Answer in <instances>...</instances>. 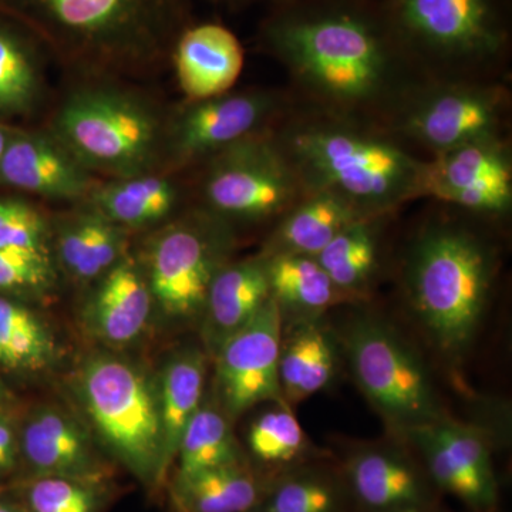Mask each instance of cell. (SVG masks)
I'll return each instance as SVG.
<instances>
[{
  "label": "cell",
  "instance_id": "1",
  "mask_svg": "<svg viewBox=\"0 0 512 512\" xmlns=\"http://www.w3.org/2000/svg\"><path fill=\"white\" fill-rule=\"evenodd\" d=\"M258 45L288 72L301 106L382 121L426 79L394 36L380 0H278Z\"/></svg>",
  "mask_w": 512,
  "mask_h": 512
},
{
  "label": "cell",
  "instance_id": "2",
  "mask_svg": "<svg viewBox=\"0 0 512 512\" xmlns=\"http://www.w3.org/2000/svg\"><path fill=\"white\" fill-rule=\"evenodd\" d=\"M305 192H328L366 217L421 198L426 160L375 121L296 103L274 128Z\"/></svg>",
  "mask_w": 512,
  "mask_h": 512
},
{
  "label": "cell",
  "instance_id": "3",
  "mask_svg": "<svg viewBox=\"0 0 512 512\" xmlns=\"http://www.w3.org/2000/svg\"><path fill=\"white\" fill-rule=\"evenodd\" d=\"M70 66L87 72H143L170 60L192 22L191 0H0Z\"/></svg>",
  "mask_w": 512,
  "mask_h": 512
},
{
  "label": "cell",
  "instance_id": "4",
  "mask_svg": "<svg viewBox=\"0 0 512 512\" xmlns=\"http://www.w3.org/2000/svg\"><path fill=\"white\" fill-rule=\"evenodd\" d=\"M497 269L495 248L466 222L431 221L410 244L403 264L407 301L448 356L473 342Z\"/></svg>",
  "mask_w": 512,
  "mask_h": 512
},
{
  "label": "cell",
  "instance_id": "5",
  "mask_svg": "<svg viewBox=\"0 0 512 512\" xmlns=\"http://www.w3.org/2000/svg\"><path fill=\"white\" fill-rule=\"evenodd\" d=\"M406 55L430 79H484L511 33L503 0H380Z\"/></svg>",
  "mask_w": 512,
  "mask_h": 512
},
{
  "label": "cell",
  "instance_id": "6",
  "mask_svg": "<svg viewBox=\"0 0 512 512\" xmlns=\"http://www.w3.org/2000/svg\"><path fill=\"white\" fill-rule=\"evenodd\" d=\"M74 390L101 443L147 485L167 476L157 380L123 357L94 353L74 375Z\"/></svg>",
  "mask_w": 512,
  "mask_h": 512
},
{
  "label": "cell",
  "instance_id": "7",
  "mask_svg": "<svg viewBox=\"0 0 512 512\" xmlns=\"http://www.w3.org/2000/svg\"><path fill=\"white\" fill-rule=\"evenodd\" d=\"M164 128L160 114L136 94L84 86L63 101L52 133L90 173L126 178L156 171Z\"/></svg>",
  "mask_w": 512,
  "mask_h": 512
},
{
  "label": "cell",
  "instance_id": "8",
  "mask_svg": "<svg viewBox=\"0 0 512 512\" xmlns=\"http://www.w3.org/2000/svg\"><path fill=\"white\" fill-rule=\"evenodd\" d=\"M510 93L484 79H426L414 84L380 126L431 157L483 138L504 136Z\"/></svg>",
  "mask_w": 512,
  "mask_h": 512
},
{
  "label": "cell",
  "instance_id": "9",
  "mask_svg": "<svg viewBox=\"0 0 512 512\" xmlns=\"http://www.w3.org/2000/svg\"><path fill=\"white\" fill-rule=\"evenodd\" d=\"M234 248L235 227L201 205L167 222L140 259L156 306L175 319L202 315L212 281Z\"/></svg>",
  "mask_w": 512,
  "mask_h": 512
},
{
  "label": "cell",
  "instance_id": "10",
  "mask_svg": "<svg viewBox=\"0 0 512 512\" xmlns=\"http://www.w3.org/2000/svg\"><path fill=\"white\" fill-rule=\"evenodd\" d=\"M202 165L201 207L232 227L276 222L306 194L274 130L244 138Z\"/></svg>",
  "mask_w": 512,
  "mask_h": 512
},
{
  "label": "cell",
  "instance_id": "11",
  "mask_svg": "<svg viewBox=\"0 0 512 512\" xmlns=\"http://www.w3.org/2000/svg\"><path fill=\"white\" fill-rule=\"evenodd\" d=\"M343 343L357 384L392 426L407 433L444 419L426 367L396 330L359 316Z\"/></svg>",
  "mask_w": 512,
  "mask_h": 512
},
{
  "label": "cell",
  "instance_id": "12",
  "mask_svg": "<svg viewBox=\"0 0 512 512\" xmlns=\"http://www.w3.org/2000/svg\"><path fill=\"white\" fill-rule=\"evenodd\" d=\"M295 106L289 94L269 89L187 101L165 120V161L177 168L205 163L244 138L274 130Z\"/></svg>",
  "mask_w": 512,
  "mask_h": 512
},
{
  "label": "cell",
  "instance_id": "13",
  "mask_svg": "<svg viewBox=\"0 0 512 512\" xmlns=\"http://www.w3.org/2000/svg\"><path fill=\"white\" fill-rule=\"evenodd\" d=\"M421 197L477 217H507L512 208V153L507 137L471 141L426 160Z\"/></svg>",
  "mask_w": 512,
  "mask_h": 512
},
{
  "label": "cell",
  "instance_id": "14",
  "mask_svg": "<svg viewBox=\"0 0 512 512\" xmlns=\"http://www.w3.org/2000/svg\"><path fill=\"white\" fill-rule=\"evenodd\" d=\"M282 318L281 308L271 296L255 318L215 353L218 399L229 419L266 400L281 399Z\"/></svg>",
  "mask_w": 512,
  "mask_h": 512
},
{
  "label": "cell",
  "instance_id": "15",
  "mask_svg": "<svg viewBox=\"0 0 512 512\" xmlns=\"http://www.w3.org/2000/svg\"><path fill=\"white\" fill-rule=\"evenodd\" d=\"M419 448L427 476L474 512H494L498 485L490 450L483 436L470 427L448 421L424 424L407 431Z\"/></svg>",
  "mask_w": 512,
  "mask_h": 512
},
{
  "label": "cell",
  "instance_id": "16",
  "mask_svg": "<svg viewBox=\"0 0 512 512\" xmlns=\"http://www.w3.org/2000/svg\"><path fill=\"white\" fill-rule=\"evenodd\" d=\"M20 466L30 477H67L104 483L101 463L89 431L62 407H36L19 423Z\"/></svg>",
  "mask_w": 512,
  "mask_h": 512
},
{
  "label": "cell",
  "instance_id": "17",
  "mask_svg": "<svg viewBox=\"0 0 512 512\" xmlns=\"http://www.w3.org/2000/svg\"><path fill=\"white\" fill-rule=\"evenodd\" d=\"M0 185L53 201H86L94 188L92 173L52 131L13 130Z\"/></svg>",
  "mask_w": 512,
  "mask_h": 512
},
{
  "label": "cell",
  "instance_id": "18",
  "mask_svg": "<svg viewBox=\"0 0 512 512\" xmlns=\"http://www.w3.org/2000/svg\"><path fill=\"white\" fill-rule=\"evenodd\" d=\"M94 284L84 303V329L110 348L136 342L156 306L140 259L127 254Z\"/></svg>",
  "mask_w": 512,
  "mask_h": 512
},
{
  "label": "cell",
  "instance_id": "19",
  "mask_svg": "<svg viewBox=\"0 0 512 512\" xmlns=\"http://www.w3.org/2000/svg\"><path fill=\"white\" fill-rule=\"evenodd\" d=\"M170 60L188 101L205 100L231 92L244 69L245 50L222 23L192 20L175 40Z\"/></svg>",
  "mask_w": 512,
  "mask_h": 512
},
{
  "label": "cell",
  "instance_id": "20",
  "mask_svg": "<svg viewBox=\"0 0 512 512\" xmlns=\"http://www.w3.org/2000/svg\"><path fill=\"white\" fill-rule=\"evenodd\" d=\"M345 485L369 512H423L430 504L429 480L409 458L392 450L366 448L345 464Z\"/></svg>",
  "mask_w": 512,
  "mask_h": 512
},
{
  "label": "cell",
  "instance_id": "21",
  "mask_svg": "<svg viewBox=\"0 0 512 512\" xmlns=\"http://www.w3.org/2000/svg\"><path fill=\"white\" fill-rule=\"evenodd\" d=\"M126 229L84 202L80 210L52 222L57 268L77 284H92L128 254Z\"/></svg>",
  "mask_w": 512,
  "mask_h": 512
},
{
  "label": "cell",
  "instance_id": "22",
  "mask_svg": "<svg viewBox=\"0 0 512 512\" xmlns=\"http://www.w3.org/2000/svg\"><path fill=\"white\" fill-rule=\"evenodd\" d=\"M271 298L264 256L229 261L218 272L202 311V335L212 355L247 326Z\"/></svg>",
  "mask_w": 512,
  "mask_h": 512
},
{
  "label": "cell",
  "instance_id": "23",
  "mask_svg": "<svg viewBox=\"0 0 512 512\" xmlns=\"http://www.w3.org/2000/svg\"><path fill=\"white\" fill-rule=\"evenodd\" d=\"M181 201V190L173 178L153 173L113 178L94 187L86 204L126 229L156 227L173 217Z\"/></svg>",
  "mask_w": 512,
  "mask_h": 512
},
{
  "label": "cell",
  "instance_id": "24",
  "mask_svg": "<svg viewBox=\"0 0 512 512\" xmlns=\"http://www.w3.org/2000/svg\"><path fill=\"white\" fill-rule=\"evenodd\" d=\"M366 217L342 198L328 192H306L278 221L262 254L316 256L336 235Z\"/></svg>",
  "mask_w": 512,
  "mask_h": 512
},
{
  "label": "cell",
  "instance_id": "25",
  "mask_svg": "<svg viewBox=\"0 0 512 512\" xmlns=\"http://www.w3.org/2000/svg\"><path fill=\"white\" fill-rule=\"evenodd\" d=\"M45 50L22 23L0 13V116H25L35 109Z\"/></svg>",
  "mask_w": 512,
  "mask_h": 512
},
{
  "label": "cell",
  "instance_id": "26",
  "mask_svg": "<svg viewBox=\"0 0 512 512\" xmlns=\"http://www.w3.org/2000/svg\"><path fill=\"white\" fill-rule=\"evenodd\" d=\"M266 488L247 464H239L174 477L171 495L177 512H254Z\"/></svg>",
  "mask_w": 512,
  "mask_h": 512
},
{
  "label": "cell",
  "instance_id": "27",
  "mask_svg": "<svg viewBox=\"0 0 512 512\" xmlns=\"http://www.w3.org/2000/svg\"><path fill=\"white\" fill-rule=\"evenodd\" d=\"M205 375L207 360L204 353L190 348L171 357L157 380L165 466L168 470L177 456L184 430L201 407Z\"/></svg>",
  "mask_w": 512,
  "mask_h": 512
},
{
  "label": "cell",
  "instance_id": "28",
  "mask_svg": "<svg viewBox=\"0 0 512 512\" xmlns=\"http://www.w3.org/2000/svg\"><path fill=\"white\" fill-rule=\"evenodd\" d=\"M55 333L30 303L0 296V370L37 375L55 365Z\"/></svg>",
  "mask_w": 512,
  "mask_h": 512
},
{
  "label": "cell",
  "instance_id": "29",
  "mask_svg": "<svg viewBox=\"0 0 512 512\" xmlns=\"http://www.w3.org/2000/svg\"><path fill=\"white\" fill-rule=\"evenodd\" d=\"M266 275L272 298L282 315L292 312L301 318H316L330 306L345 301L315 256L265 255Z\"/></svg>",
  "mask_w": 512,
  "mask_h": 512
},
{
  "label": "cell",
  "instance_id": "30",
  "mask_svg": "<svg viewBox=\"0 0 512 512\" xmlns=\"http://www.w3.org/2000/svg\"><path fill=\"white\" fill-rule=\"evenodd\" d=\"M336 356L325 328L303 320L281 345L279 380L282 396L301 402L325 389L335 375Z\"/></svg>",
  "mask_w": 512,
  "mask_h": 512
},
{
  "label": "cell",
  "instance_id": "31",
  "mask_svg": "<svg viewBox=\"0 0 512 512\" xmlns=\"http://www.w3.org/2000/svg\"><path fill=\"white\" fill-rule=\"evenodd\" d=\"M384 217L387 215L353 221L315 256L330 281L346 298L367 291L376 276Z\"/></svg>",
  "mask_w": 512,
  "mask_h": 512
},
{
  "label": "cell",
  "instance_id": "32",
  "mask_svg": "<svg viewBox=\"0 0 512 512\" xmlns=\"http://www.w3.org/2000/svg\"><path fill=\"white\" fill-rule=\"evenodd\" d=\"M175 477L190 476L211 468L245 464L229 417L212 404H201L181 437Z\"/></svg>",
  "mask_w": 512,
  "mask_h": 512
},
{
  "label": "cell",
  "instance_id": "33",
  "mask_svg": "<svg viewBox=\"0 0 512 512\" xmlns=\"http://www.w3.org/2000/svg\"><path fill=\"white\" fill-rule=\"evenodd\" d=\"M348 488L316 468L279 474L254 512H345Z\"/></svg>",
  "mask_w": 512,
  "mask_h": 512
},
{
  "label": "cell",
  "instance_id": "34",
  "mask_svg": "<svg viewBox=\"0 0 512 512\" xmlns=\"http://www.w3.org/2000/svg\"><path fill=\"white\" fill-rule=\"evenodd\" d=\"M59 284L52 252L0 249V296L26 303L46 301Z\"/></svg>",
  "mask_w": 512,
  "mask_h": 512
},
{
  "label": "cell",
  "instance_id": "35",
  "mask_svg": "<svg viewBox=\"0 0 512 512\" xmlns=\"http://www.w3.org/2000/svg\"><path fill=\"white\" fill-rule=\"evenodd\" d=\"M103 483L67 477H30L18 487V500L29 512H100Z\"/></svg>",
  "mask_w": 512,
  "mask_h": 512
},
{
  "label": "cell",
  "instance_id": "36",
  "mask_svg": "<svg viewBox=\"0 0 512 512\" xmlns=\"http://www.w3.org/2000/svg\"><path fill=\"white\" fill-rule=\"evenodd\" d=\"M248 446L266 466H289L305 453L306 436L295 414L286 406L261 414L251 424Z\"/></svg>",
  "mask_w": 512,
  "mask_h": 512
},
{
  "label": "cell",
  "instance_id": "37",
  "mask_svg": "<svg viewBox=\"0 0 512 512\" xmlns=\"http://www.w3.org/2000/svg\"><path fill=\"white\" fill-rule=\"evenodd\" d=\"M0 249L52 252V221L23 198H0Z\"/></svg>",
  "mask_w": 512,
  "mask_h": 512
},
{
  "label": "cell",
  "instance_id": "38",
  "mask_svg": "<svg viewBox=\"0 0 512 512\" xmlns=\"http://www.w3.org/2000/svg\"><path fill=\"white\" fill-rule=\"evenodd\" d=\"M20 467L19 423L6 410L0 412V487Z\"/></svg>",
  "mask_w": 512,
  "mask_h": 512
},
{
  "label": "cell",
  "instance_id": "39",
  "mask_svg": "<svg viewBox=\"0 0 512 512\" xmlns=\"http://www.w3.org/2000/svg\"><path fill=\"white\" fill-rule=\"evenodd\" d=\"M0 512H29L26 510L25 505L20 503L18 498L3 497V491L0 493Z\"/></svg>",
  "mask_w": 512,
  "mask_h": 512
},
{
  "label": "cell",
  "instance_id": "40",
  "mask_svg": "<svg viewBox=\"0 0 512 512\" xmlns=\"http://www.w3.org/2000/svg\"><path fill=\"white\" fill-rule=\"evenodd\" d=\"M211 2L218 3V5L228 6L231 9L245 8V6L255 5V3H272L278 2V0H211Z\"/></svg>",
  "mask_w": 512,
  "mask_h": 512
},
{
  "label": "cell",
  "instance_id": "41",
  "mask_svg": "<svg viewBox=\"0 0 512 512\" xmlns=\"http://www.w3.org/2000/svg\"><path fill=\"white\" fill-rule=\"evenodd\" d=\"M12 133L13 128L3 126V124L0 123V165H2L6 150H8V144L10 137H12Z\"/></svg>",
  "mask_w": 512,
  "mask_h": 512
},
{
  "label": "cell",
  "instance_id": "42",
  "mask_svg": "<svg viewBox=\"0 0 512 512\" xmlns=\"http://www.w3.org/2000/svg\"><path fill=\"white\" fill-rule=\"evenodd\" d=\"M10 400V393L8 386H6L5 380L0 377V412L6 410Z\"/></svg>",
  "mask_w": 512,
  "mask_h": 512
},
{
  "label": "cell",
  "instance_id": "43",
  "mask_svg": "<svg viewBox=\"0 0 512 512\" xmlns=\"http://www.w3.org/2000/svg\"><path fill=\"white\" fill-rule=\"evenodd\" d=\"M2 491H5V487H0V493H2Z\"/></svg>",
  "mask_w": 512,
  "mask_h": 512
},
{
  "label": "cell",
  "instance_id": "44",
  "mask_svg": "<svg viewBox=\"0 0 512 512\" xmlns=\"http://www.w3.org/2000/svg\"><path fill=\"white\" fill-rule=\"evenodd\" d=\"M407 512H419V511H407Z\"/></svg>",
  "mask_w": 512,
  "mask_h": 512
}]
</instances>
